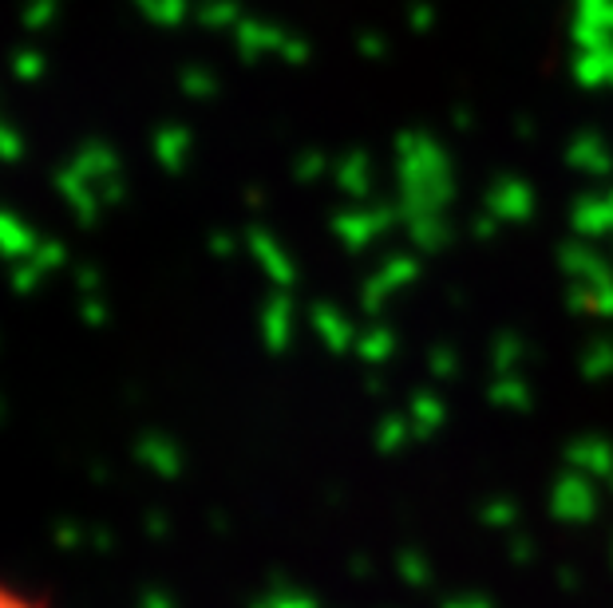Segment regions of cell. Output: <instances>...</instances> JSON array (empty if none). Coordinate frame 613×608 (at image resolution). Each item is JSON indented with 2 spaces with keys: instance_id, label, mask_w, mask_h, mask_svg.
<instances>
[{
  "instance_id": "6da1fadb",
  "label": "cell",
  "mask_w": 613,
  "mask_h": 608,
  "mask_svg": "<svg viewBox=\"0 0 613 608\" xmlns=\"http://www.w3.org/2000/svg\"><path fill=\"white\" fill-rule=\"evenodd\" d=\"M0 608H48V600L33 588L16 585L12 577L0 573Z\"/></svg>"
}]
</instances>
